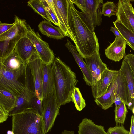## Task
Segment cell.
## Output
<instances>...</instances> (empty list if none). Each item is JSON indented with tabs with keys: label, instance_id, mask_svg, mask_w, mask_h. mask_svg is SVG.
<instances>
[{
	"label": "cell",
	"instance_id": "28",
	"mask_svg": "<svg viewBox=\"0 0 134 134\" xmlns=\"http://www.w3.org/2000/svg\"><path fill=\"white\" fill-rule=\"evenodd\" d=\"M19 41L10 40L0 41V58L6 57L13 52Z\"/></svg>",
	"mask_w": 134,
	"mask_h": 134
},
{
	"label": "cell",
	"instance_id": "10",
	"mask_svg": "<svg viewBox=\"0 0 134 134\" xmlns=\"http://www.w3.org/2000/svg\"><path fill=\"white\" fill-rule=\"evenodd\" d=\"M130 1H118L116 19L134 33V8Z\"/></svg>",
	"mask_w": 134,
	"mask_h": 134
},
{
	"label": "cell",
	"instance_id": "9",
	"mask_svg": "<svg viewBox=\"0 0 134 134\" xmlns=\"http://www.w3.org/2000/svg\"><path fill=\"white\" fill-rule=\"evenodd\" d=\"M27 66L32 76L36 96L42 101L44 99L42 91L43 63L38 58L29 62Z\"/></svg>",
	"mask_w": 134,
	"mask_h": 134
},
{
	"label": "cell",
	"instance_id": "31",
	"mask_svg": "<svg viewBox=\"0 0 134 134\" xmlns=\"http://www.w3.org/2000/svg\"><path fill=\"white\" fill-rule=\"evenodd\" d=\"M118 10V6L113 2L107 1L103 3L102 7V14L109 18L116 15Z\"/></svg>",
	"mask_w": 134,
	"mask_h": 134
},
{
	"label": "cell",
	"instance_id": "41",
	"mask_svg": "<svg viewBox=\"0 0 134 134\" xmlns=\"http://www.w3.org/2000/svg\"><path fill=\"white\" fill-rule=\"evenodd\" d=\"M129 134H134V115H132L131 118Z\"/></svg>",
	"mask_w": 134,
	"mask_h": 134
},
{
	"label": "cell",
	"instance_id": "5",
	"mask_svg": "<svg viewBox=\"0 0 134 134\" xmlns=\"http://www.w3.org/2000/svg\"><path fill=\"white\" fill-rule=\"evenodd\" d=\"M86 10L83 12L77 10L79 16L87 27L93 32L96 27L101 25L102 22L101 7L102 0H85Z\"/></svg>",
	"mask_w": 134,
	"mask_h": 134
},
{
	"label": "cell",
	"instance_id": "30",
	"mask_svg": "<svg viewBox=\"0 0 134 134\" xmlns=\"http://www.w3.org/2000/svg\"><path fill=\"white\" fill-rule=\"evenodd\" d=\"M114 111L115 121L116 125H123L128 112L125 103L122 102L119 106L115 107Z\"/></svg>",
	"mask_w": 134,
	"mask_h": 134
},
{
	"label": "cell",
	"instance_id": "18",
	"mask_svg": "<svg viewBox=\"0 0 134 134\" xmlns=\"http://www.w3.org/2000/svg\"><path fill=\"white\" fill-rule=\"evenodd\" d=\"M0 67L11 72L20 70L27 66L14 50L10 55L4 58H0Z\"/></svg>",
	"mask_w": 134,
	"mask_h": 134
},
{
	"label": "cell",
	"instance_id": "29",
	"mask_svg": "<svg viewBox=\"0 0 134 134\" xmlns=\"http://www.w3.org/2000/svg\"><path fill=\"white\" fill-rule=\"evenodd\" d=\"M72 101L75 104L76 109L80 111L85 107V101L82 97L79 89L75 87L73 90L71 95Z\"/></svg>",
	"mask_w": 134,
	"mask_h": 134
},
{
	"label": "cell",
	"instance_id": "42",
	"mask_svg": "<svg viewBox=\"0 0 134 134\" xmlns=\"http://www.w3.org/2000/svg\"><path fill=\"white\" fill-rule=\"evenodd\" d=\"M74 132L73 131L64 130L61 132L60 134H74Z\"/></svg>",
	"mask_w": 134,
	"mask_h": 134
},
{
	"label": "cell",
	"instance_id": "43",
	"mask_svg": "<svg viewBox=\"0 0 134 134\" xmlns=\"http://www.w3.org/2000/svg\"><path fill=\"white\" fill-rule=\"evenodd\" d=\"M7 134H14L12 130L11 131H8L7 132Z\"/></svg>",
	"mask_w": 134,
	"mask_h": 134
},
{
	"label": "cell",
	"instance_id": "24",
	"mask_svg": "<svg viewBox=\"0 0 134 134\" xmlns=\"http://www.w3.org/2000/svg\"><path fill=\"white\" fill-rule=\"evenodd\" d=\"M16 99V96L0 88V105L9 113L14 108Z\"/></svg>",
	"mask_w": 134,
	"mask_h": 134
},
{
	"label": "cell",
	"instance_id": "16",
	"mask_svg": "<svg viewBox=\"0 0 134 134\" xmlns=\"http://www.w3.org/2000/svg\"><path fill=\"white\" fill-rule=\"evenodd\" d=\"M117 86L114 102L115 107L119 106L122 102L127 105L129 100L128 90L125 79L120 69L117 74Z\"/></svg>",
	"mask_w": 134,
	"mask_h": 134
},
{
	"label": "cell",
	"instance_id": "27",
	"mask_svg": "<svg viewBox=\"0 0 134 134\" xmlns=\"http://www.w3.org/2000/svg\"><path fill=\"white\" fill-rule=\"evenodd\" d=\"M84 59L90 70L93 78L96 70L100 65L104 63L100 58L99 52H97L91 56L86 57Z\"/></svg>",
	"mask_w": 134,
	"mask_h": 134
},
{
	"label": "cell",
	"instance_id": "40",
	"mask_svg": "<svg viewBox=\"0 0 134 134\" xmlns=\"http://www.w3.org/2000/svg\"><path fill=\"white\" fill-rule=\"evenodd\" d=\"M110 30L114 33L115 36L124 39L122 35L115 27H113L111 26Z\"/></svg>",
	"mask_w": 134,
	"mask_h": 134
},
{
	"label": "cell",
	"instance_id": "38",
	"mask_svg": "<svg viewBox=\"0 0 134 134\" xmlns=\"http://www.w3.org/2000/svg\"><path fill=\"white\" fill-rule=\"evenodd\" d=\"M14 22L12 23H2L0 21V35L8 30L14 25Z\"/></svg>",
	"mask_w": 134,
	"mask_h": 134
},
{
	"label": "cell",
	"instance_id": "6",
	"mask_svg": "<svg viewBox=\"0 0 134 134\" xmlns=\"http://www.w3.org/2000/svg\"><path fill=\"white\" fill-rule=\"evenodd\" d=\"M28 31L26 36L35 47L40 58L45 64L52 65L55 58L53 51L46 42L43 41L39 32H35L34 29L27 25Z\"/></svg>",
	"mask_w": 134,
	"mask_h": 134
},
{
	"label": "cell",
	"instance_id": "20",
	"mask_svg": "<svg viewBox=\"0 0 134 134\" xmlns=\"http://www.w3.org/2000/svg\"><path fill=\"white\" fill-rule=\"evenodd\" d=\"M117 72L113 81L109 86L106 93L95 99L94 101L97 105L104 110H107L111 107L114 103L117 86Z\"/></svg>",
	"mask_w": 134,
	"mask_h": 134
},
{
	"label": "cell",
	"instance_id": "15",
	"mask_svg": "<svg viewBox=\"0 0 134 134\" xmlns=\"http://www.w3.org/2000/svg\"><path fill=\"white\" fill-rule=\"evenodd\" d=\"M65 46L69 51L71 53L75 60L81 70L83 79L86 84L91 86L93 84L92 78L90 70L83 58L77 52L75 46H74L70 41L67 39Z\"/></svg>",
	"mask_w": 134,
	"mask_h": 134
},
{
	"label": "cell",
	"instance_id": "35",
	"mask_svg": "<svg viewBox=\"0 0 134 134\" xmlns=\"http://www.w3.org/2000/svg\"><path fill=\"white\" fill-rule=\"evenodd\" d=\"M42 2L46 10L52 19L53 23L60 28V26L58 20L51 9L45 0H42Z\"/></svg>",
	"mask_w": 134,
	"mask_h": 134
},
{
	"label": "cell",
	"instance_id": "39",
	"mask_svg": "<svg viewBox=\"0 0 134 134\" xmlns=\"http://www.w3.org/2000/svg\"><path fill=\"white\" fill-rule=\"evenodd\" d=\"M128 63L132 70L134 71V54L130 53L124 58Z\"/></svg>",
	"mask_w": 134,
	"mask_h": 134
},
{
	"label": "cell",
	"instance_id": "26",
	"mask_svg": "<svg viewBox=\"0 0 134 134\" xmlns=\"http://www.w3.org/2000/svg\"><path fill=\"white\" fill-rule=\"evenodd\" d=\"M27 5L46 20L53 23V22L46 11L42 0H30L27 2Z\"/></svg>",
	"mask_w": 134,
	"mask_h": 134
},
{
	"label": "cell",
	"instance_id": "3",
	"mask_svg": "<svg viewBox=\"0 0 134 134\" xmlns=\"http://www.w3.org/2000/svg\"><path fill=\"white\" fill-rule=\"evenodd\" d=\"M14 134H45L42 116L32 108L12 116Z\"/></svg>",
	"mask_w": 134,
	"mask_h": 134
},
{
	"label": "cell",
	"instance_id": "34",
	"mask_svg": "<svg viewBox=\"0 0 134 134\" xmlns=\"http://www.w3.org/2000/svg\"><path fill=\"white\" fill-rule=\"evenodd\" d=\"M107 68V65L104 63L97 68L94 72V76L92 78V85H94L99 80L101 74Z\"/></svg>",
	"mask_w": 134,
	"mask_h": 134
},
{
	"label": "cell",
	"instance_id": "1",
	"mask_svg": "<svg viewBox=\"0 0 134 134\" xmlns=\"http://www.w3.org/2000/svg\"><path fill=\"white\" fill-rule=\"evenodd\" d=\"M68 13L69 26L75 37V47L80 55L85 58L99 52V44L95 32L85 24L71 0H68Z\"/></svg>",
	"mask_w": 134,
	"mask_h": 134
},
{
	"label": "cell",
	"instance_id": "2",
	"mask_svg": "<svg viewBox=\"0 0 134 134\" xmlns=\"http://www.w3.org/2000/svg\"><path fill=\"white\" fill-rule=\"evenodd\" d=\"M52 67L57 100L64 105L72 101L71 94L78 82L76 74L59 57L55 58Z\"/></svg>",
	"mask_w": 134,
	"mask_h": 134
},
{
	"label": "cell",
	"instance_id": "19",
	"mask_svg": "<svg viewBox=\"0 0 134 134\" xmlns=\"http://www.w3.org/2000/svg\"><path fill=\"white\" fill-rule=\"evenodd\" d=\"M36 96L34 91L29 87L19 96H16L13 109L9 112V116H12L27 109L31 108L29 105L31 99Z\"/></svg>",
	"mask_w": 134,
	"mask_h": 134
},
{
	"label": "cell",
	"instance_id": "37",
	"mask_svg": "<svg viewBox=\"0 0 134 134\" xmlns=\"http://www.w3.org/2000/svg\"><path fill=\"white\" fill-rule=\"evenodd\" d=\"M71 1L82 12H83L85 11L86 6L85 0H71Z\"/></svg>",
	"mask_w": 134,
	"mask_h": 134
},
{
	"label": "cell",
	"instance_id": "25",
	"mask_svg": "<svg viewBox=\"0 0 134 134\" xmlns=\"http://www.w3.org/2000/svg\"><path fill=\"white\" fill-rule=\"evenodd\" d=\"M113 23L126 41L127 45L134 50V33L118 20Z\"/></svg>",
	"mask_w": 134,
	"mask_h": 134
},
{
	"label": "cell",
	"instance_id": "11",
	"mask_svg": "<svg viewBox=\"0 0 134 134\" xmlns=\"http://www.w3.org/2000/svg\"><path fill=\"white\" fill-rule=\"evenodd\" d=\"M14 24L6 32L0 35V41L10 40L19 41L26 36L28 29L25 20L15 15Z\"/></svg>",
	"mask_w": 134,
	"mask_h": 134
},
{
	"label": "cell",
	"instance_id": "13",
	"mask_svg": "<svg viewBox=\"0 0 134 134\" xmlns=\"http://www.w3.org/2000/svg\"><path fill=\"white\" fill-rule=\"evenodd\" d=\"M117 70H113L108 68L101 74L99 80L91 86L93 96L95 99L99 97L106 92L109 86L113 81Z\"/></svg>",
	"mask_w": 134,
	"mask_h": 134
},
{
	"label": "cell",
	"instance_id": "23",
	"mask_svg": "<svg viewBox=\"0 0 134 134\" xmlns=\"http://www.w3.org/2000/svg\"><path fill=\"white\" fill-rule=\"evenodd\" d=\"M78 134H108L104 126L98 125L92 120L85 118L78 126Z\"/></svg>",
	"mask_w": 134,
	"mask_h": 134
},
{
	"label": "cell",
	"instance_id": "21",
	"mask_svg": "<svg viewBox=\"0 0 134 134\" xmlns=\"http://www.w3.org/2000/svg\"><path fill=\"white\" fill-rule=\"evenodd\" d=\"M42 91L43 98H47L55 90V81L52 65L43 63Z\"/></svg>",
	"mask_w": 134,
	"mask_h": 134
},
{
	"label": "cell",
	"instance_id": "45",
	"mask_svg": "<svg viewBox=\"0 0 134 134\" xmlns=\"http://www.w3.org/2000/svg\"><path fill=\"white\" fill-rule=\"evenodd\" d=\"M132 70V71H133V76H134V71Z\"/></svg>",
	"mask_w": 134,
	"mask_h": 134
},
{
	"label": "cell",
	"instance_id": "32",
	"mask_svg": "<svg viewBox=\"0 0 134 134\" xmlns=\"http://www.w3.org/2000/svg\"><path fill=\"white\" fill-rule=\"evenodd\" d=\"M29 105L30 108L35 110L42 116L43 111L42 101L39 99L36 96L31 99Z\"/></svg>",
	"mask_w": 134,
	"mask_h": 134
},
{
	"label": "cell",
	"instance_id": "22",
	"mask_svg": "<svg viewBox=\"0 0 134 134\" xmlns=\"http://www.w3.org/2000/svg\"><path fill=\"white\" fill-rule=\"evenodd\" d=\"M39 31L43 35L51 38L59 40L65 36L61 29L54 26L51 22L44 20L40 23L38 25Z\"/></svg>",
	"mask_w": 134,
	"mask_h": 134
},
{
	"label": "cell",
	"instance_id": "36",
	"mask_svg": "<svg viewBox=\"0 0 134 134\" xmlns=\"http://www.w3.org/2000/svg\"><path fill=\"white\" fill-rule=\"evenodd\" d=\"M9 113L0 105V123L5 121L9 116Z\"/></svg>",
	"mask_w": 134,
	"mask_h": 134
},
{
	"label": "cell",
	"instance_id": "8",
	"mask_svg": "<svg viewBox=\"0 0 134 134\" xmlns=\"http://www.w3.org/2000/svg\"><path fill=\"white\" fill-rule=\"evenodd\" d=\"M53 1L56 9L57 17L60 26V28L65 36L69 37L75 45V39L68 24V0H53Z\"/></svg>",
	"mask_w": 134,
	"mask_h": 134
},
{
	"label": "cell",
	"instance_id": "4",
	"mask_svg": "<svg viewBox=\"0 0 134 134\" xmlns=\"http://www.w3.org/2000/svg\"><path fill=\"white\" fill-rule=\"evenodd\" d=\"M28 66L18 71L11 72L0 67V88L5 90L16 96L29 87L28 82L23 83L20 80L27 73Z\"/></svg>",
	"mask_w": 134,
	"mask_h": 134
},
{
	"label": "cell",
	"instance_id": "44",
	"mask_svg": "<svg viewBox=\"0 0 134 134\" xmlns=\"http://www.w3.org/2000/svg\"><path fill=\"white\" fill-rule=\"evenodd\" d=\"M134 115V108H133L131 110Z\"/></svg>",
	"mask_w": 134,
	"mask_h": 134
},
{
	"label": "cell",
	"instance_id": "14",
	"mask_svg": "<svg viewBox=\"0 0 134 134\" xmlns=\"http://www.w3.org/2000/svg\"><path fill=\"white\" fill-rule=\"evenodd\" d=\"M126 45L124 39L115 36L114 41L105 49V54L109 59L115 62H119L126 55Z\"/></svg>",
	"mask_w": 134,
	"mask_h": 134
},
{
	"label": "cell",
	"instance_id": "12",
	"mask_svg": "<svg viewBox=\"0 0 134 134\" xmlns=\"http://www.w3.org/2000/svg\"><path fill=\"white\" fill-rule=\"evenodd\" d=\"M14 51L25 63L39 58L34 46L26 37L22 38L17 43Z\"/></svg>",
	"mask_w": 134,
	"mask_h": 134
},
{
	"label": "cell",
	"instance_id": "17",
	"mask_svg": "<svg viewBox=\"0 0 134 134\" xmlns=\"http://www.w3.org/2000/svg\"><path fill=\"white\" fill-rule=\"evenodd\" d=\"M120 69L125 79L128 90L129 100L128 108L132 110L134 108V77L133 71L128 63L124 59Z\"/></svg>",
	"mask_w": 134,
	"mask_h": 134
},
{
	"label": "cell",
	"instance_id": "33",
	"mask_svg": "<svg viewBox=\"0 0 134 134\" xmlns=\"http://www.w3.org/2000/svg\"><path fill=\"white\" fill-rule=\"evenodd\" d=\"M107 132L108 134H129V131L126 129L123 125H116L114 127H110Z\"/></svg>",
	"mask_w": 134,
	"mask_h": 134
},
{
	"label": "cell",
	"instance_id": "7",
	"mask_svg": "<svg viewBox=\"0 0 134 134\" xmlns=\"http://www.w3.org/2000/svg\"><path fill=\"white\" fill-rule=\"evenodd\" d=\"M43 111L42 115L44 131L46 134L53 126L59 114L61 106L57 100L55 90L44 98L42 101Z\"/></svg>",
	"mask_w": 134,
	"mask_h": 134
}]
</instances>
